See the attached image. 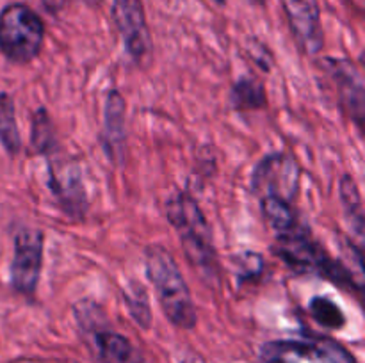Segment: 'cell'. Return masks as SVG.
Masks as SVG:
<instances>
[{
  "mask_svg": "<svg viewBox=\"0 0 365 363\" xmlns=\"http://www.w3.org/2000/svg\"><path fill=\"white\" fill-rule=\"evenodd\" d=\"M260 363H302V340H273L260 347Z\"/></svg>",
  "mask_w": 365,
  "mask_h": 363,
  "instance_id": "cell-18",
  "label": "cell"
},
{
  "mask_svg": "<svg viewBox=\"0 0 365 363\" xmlns=\"http://www.w3.org/2000/svg\"><path fill=\"white\" fill-rule=\"evenodd\" d=\"M45 237L41 230L21 228L14 238V256L11 262V285L21 295L32 298L38 288L43 263Z\"/></svg>",
  "mask_w": 365,
  "mask_h": 363,
  "instance_id": "cell-7",
  "label": "cell"
},
{
  "mask_svg": "<svg viewBox=\"0 0 365 363\" xmlns=\"http://www.w3.org/2000/svg\"><path fill=\"white\" fill-rule=\"evenodd\" d=\"M310 313L321 326L328 330H341L346 324V315L342 310L331 299L321 298V295L310 301Z\"/></svg>",
  "mask_w": 365,
  "mask_h": 363,
  "instance_id": "cell-20",
  "label": "cell"
},
{
  "mask_svg": "<svg viewBox=\"0 0 365 363\" xmlns=\"http://www.w3.org/2000/svg\"><path fill=\"white\" fill-rule=\"evenodd\" d=\"M166 217L180 237L182 249L192 269L207 285L220 283V262L209 223L192 196L185 192L166 201Z\"/></svg>",
  "mask_w": 365,
  "mask_h": 363,
  "instance_id": "cell-1",
  "label": "cell"
},
{
  "mask_svg": "<svg viewBox=\"0 0 365 363\" xmlns=\"http://www.w3.org/2000/svg\"><path fill=\"white\" fill-rule=\"evenodd\" d=\"M341 201L344 206V216L348 219V224L351 226V231L356 235L359 241L364 238V205L362 196H360L359 187H356L355 180L351 177H342L341 180Z\"/></svg>",
  "mask_w": 365,
  "mask_h": 363,
  "instance_id": "cell-14",
  "label": "cell"
},
{
  "mask_svg": "<svg viewBox=\"0 0 365 363\" xmlns=\"http://www.w3.org/2000/svg\"><path fill=\"white\" fill-rule=\"evenodd\" d=\"M75 317L100 363H145L141 352L125 335L107 326L102 308L95 301H78L75 305Z\"/></svg>",
  "mask_w": 365,
  "mask_h": 363,
  "instance_id": "cell-4",
  "label": "cell"
},
{
  "mask_svg": "<svg viewBox=\"0 0 365 363\" xmlns=\"http://www.w3.org/2000/svg\"><path fill=\"white\" fill-rule=\"evenodd\" d=\"M125 305H127L128 313L135 320L141 330H150L152 324V312H150L148 294L141 283H130L123 292Z\"/></svg>",
  "mask_w": 365,
  "mask_h": 363,
  "instance_id": "cell-19",
  "label": "cell"
},
{
  "mask_svg": "<svg viewBox=\"0 0 365 363\" xmlns=\"http://www.w3.org/2000/svg\"><path fill=\"white\" fill-rule=\"evenodd\" d=\"M260 205H262L264 217L271 224L274 233H282V231L289 230V228L299 223L292 206L285 199L277 198V196H262Z\"/></svg>",
  "mask_w": 365,
  "mask_h": 363,
  "instance_id": "cell-17",
  "label": "cell"
},
{
  "mask_svg": "<svg viewBox=\"0 0 365 363\" xmlns=\"http://www.w3.org/2000/svg\"><path fill=\"white\" fill-rule=\"evenodd\" d=\"M45 155L48 164V187L56 201L71 219H84L88 210V196L77 160L61 152L57 144Z\"/></svg>",
  "mask_w": 365,
  "mask_h": 363,
  "instance_id": "cell-6",
  "label": "cell"
},
{
  "mask_svg": "<svg viewBox=\"0 0 365 363\" xmlns=\"http://www.w3.org/2000/svg\"><path fill=\"white\" fill-rule=\"evenodd\" d=\"M145 262L146 276L155 288L164 315L173 326L192 330L198 322L195 302L173 255L163 246L152 244L146 248Z\"/></svg>",
  "mask_w": 365,
  "mask_h": 363,
  "instance_id": "cell-2",
  "label": "cell"
},
{
  "mask_svg": "<svg viewBox=\"0 0 365 363\" xmlns=\"http://www.w3.org/2000/svg\"><path fill=\"white\" fill-rule=\"evenodd\" d=\"M180 363H205L203 362V358L200 354H196V352H185L184 356H182Z\"/></svg>",
  "mask_w": 365,
  "mask_h": 363,
  "instance_id": "cell-22",
  "label": "cell"
},
{
  "mask_svg": "<svg viewBox=\"0 0 365 363\" xmlns=\"http://www.w3.org/2000/svg\"><path fill=\"white\" fill-rule=\"evenodd\" d=\"M0 144L9 155H18L21 149V137L16 123L13 96L0 93Z\"/></svg>",
  "mask_w": 365,
  "mask_h": 363,
  "instance_id": "cell-15",
  "label": "cell"
},
{
  "mask_svg": "<svg viewBox=\"0 0 365 363\" xmlns=\"http://www.w3.org/2000/svg\"><path fill=\"white\" fill-rule=\"evenodd\" d=\"M230 102L235 110H255L266 107V89L262 82L253 77H242L234 84Z\"/></svg>",
  "mask_w": 365,
  "mask_h": 363,
  "instance_id": "cell-16",
  "label": "cell"
},
{
  "mask_svg": "<svg viewBox=\"0 0 365 363\" xmlns=\"http://www.w3.org/2000/svg\"><path fill=\"white\" fill-rule=\"evenodd\" d=\"M321 66L324 68L328 78L334 84L339 105L355 121L356 127L362 128L365 116V89L359 68L348 59H331V57L321 60Z\"/></svg>",
  "mask_w": 365,
  "mask_h": 363,
  "instance_id": "cell-8",
  "label": "cell"
},
{
  "mask_svg": "<svg viewBox=\"0 0 365 363\" xmlns=\"http://www.w3.org/2000/svg\"><path fill=\"white\" fill-rule=\"evenodd\" d=\"M217 2H223V0H217Z\"/></svg>",
  "mask_w": 365,
  "mask_h": 363,
  "instance_id": "cell-24",
  "label": "cell"
},
{
  "mask_svg": "<svg viewBox=\"0 0 365 363\" xmlns=\"http://www.w3.org/2000/svg\"><path fill=\"white\" fill-rule=\"evenodd\" d=\"M299 169L296 162L282 153L262 159V162L255 167L252 177V187L262 196H277V198L289 199L294 196L298 189Z\"/></svg>",
  "mask_w": 365,
  "mask_h": 363,
  "instance_id": "cell-9",
  "label": "cell"
},
{
  "mask_svg": "<svg viewBox=\"0 0 365 363\" xmlns=\"http://www.w3.org/2000/svg\"><path fill=\"white\" fill-rule=\"evenodd\" d=\"M63 363H77V362H63Z\"/></svg>",
  "mask_w": 365,
  "mask_h": 363,
  "instance_id": "cell-23",
  "label": "cell"
},
{
  "mask_svg": "<svg viewBox=\"0 0 365 363\" xmlns=\"http://www.w3.org/2000/svg\"><path fill=\"white\" fill-rule=\"evenodd\" d=\"M125 100L120 91H109L106 100V112H103V148L107 157L116 166H121L125 160Z\"/></svg>",
  "mask_w": 365,
  "mask_h": 363,
  "instance_id": "cell-12",
  "label": "cell"
},
{
  "mask_svg": "<svg viewBox=\"0 0 365 363\" xmlns=\"http://www.w3.org/2000/svg\"><path fill=\"white\" fill-rule=\"evenodd\" d=\"M113 18L127 52L135 60L145 59L152 50V38L141 0H114Z\"/></svg>",
  "mask_w": 365,
  "mask_h": 363,
  "instance_id": "cell-10",
  "label": "cell"
},
{
  "mask_svg": "<svg viewBox=\"0 0 365 363\" xmlns=\"http://www.w3.org/2000/svg\"><path fill=\"white\" fill-rule=\"evenodd\" d=\"M302 352L310 363H359L341 342L330 337L303 338Z\"/></svg>",
  "mask_w": 365,
  "mask_h": 363,
  "instance_id": "cell-13",
  "label": "cell"
},
{
  "mask_svg": "<svg viewBox=\"0 0 365 363\" xmlns=\"http://www.w3.org/2000/svg\"><path fill=\"white\" fill-rule=\"evenodd\" d=\"M274 251L291 269L298 273L316 274L327 278L331 283L356 288V290L362 287L353 280V274L339 260H334L328 255L327 249L310 235V230L303 224L298 223L289 230L277 233Z\"/></svg>",
  "mask_w": 365,
  "mask_h": 363,
  "instance_id": "cell-3",
  "label": "cell"
},
{
  "mask_svg": "<svg viewBox=\"0 0 365 363\" xmlns=\"http://www.w3.org/2000/svg\"><path fill=\"white\" fill-rule=\"evenodd\" d=\"M31 142H32V148H34L38 153H41V155H45L48 149H52L53 146H56L52 125H50V117L45 109H38L34 112Z\"/></svg>",
  "mask_w": 365,
  "mask_h": 363,
  "instance_id": "cell-21",
  "label": "cell"
},
{
  "mask_svg": "<svg viewBox=\"0 0 365 363\" xmlns=\"http://www.w3.org/2000/svg\"><path fill=\"white\" fill-rule=\"evenodd\" d=\"M45 27L25 4H11L0 13V52L14 64H27L41 52Z\"/></svg>",
  "mask_w": 365,
  "mask_h": 363,
  "instance_id": "cell-5",
  "label": "cell"
},
{
  "mask_svg": "<svg viewBox=\"0 0 365 363\" xmlns=\"http://www.w3.org/2000/svg\"><path fill=\"white\" fill-rule=\"evenodd\" d=\"M289 25L305 53H317L323 46L321 13L316 0H282Z\"/></svg>",
  "mask_w": 365,
  "mask_h": 363,
  "instance_id": "cell-11",
  "label": "cell"
}]
</instances>
